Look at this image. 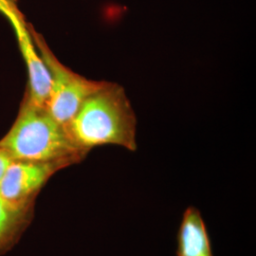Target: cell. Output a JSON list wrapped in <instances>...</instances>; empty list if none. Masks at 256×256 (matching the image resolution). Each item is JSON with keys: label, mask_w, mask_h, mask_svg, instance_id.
I'll return each mask as SVG.
<instances>
[{"label": "cell", "mask_w": 256, "mask_h": 256, "mask_svg": "<svg viewBox=\"0 0 256 256\" xmlns=\"http://www.w3.org/2000/svg\"><path fill=\"white\" fill-rule=\"evenodd\" d=\"M22 210L10 207L0 198V244L12 234Z\"/></svg>", "instance_id": "7"}, {"label": "cell", "mask_w": 256, "mask_h": 256, "mask_svg": "<svg viewBox=\"0 0 256 256\" xmlns=\"http://www.w3.org/2000/svg\"><path fill=\"white\" fill-rule=\"evenodd\" d=\"M4 1H7V2H9V3H14V1H16V0H4Z\"/></svg>", "instance_id": "9"}, {"label": "cell", "mask_w": 256, "mask_h": 256, "mask_svg": "<svg viewBox=\"0 0 256 256\" xmlns=\"http://www.w3.org/2000/svg\"><path fill=\"white\" fill-rule=\"evenodd\" d=\"M74 144L88 154L92 148L118 146L137 149V119L122 86L106 82L82 102L66 126Z\"/></svg>", "instance_id": "1"}, {"label": "cell", "mask_w": 256, "mask_h": 256, "mask_svg": "<svg viewBox=\"0 0 256 256\" xmlns=\"http://www.w3.org/2000/svg\"><path fill=\"white\" fill-rule=\"evenodd\" d=\"M0 12L9 19L14 30L20 52L27 66L28 93L26 98L36 104L46 106L50 92V75L34 42L30 28L24 22L16 4L0 0Z\"/></svg>", "instance_id": "4"}, {"label": "cell", "mask_w": 256, "mask_h": 256, "mask_svg": "<svg viewBox=\"0 0 256 256\" xmlns=\"http://www.w3.org/2000/svg\"><path fill=\"white\" fill-rule=\"evenodd\" d=\"M12 160H14L10 158V156L3 148L0 147V182L2 180L6 170L8 169Z\"/></svg>", "instance_id": "8"}, {"label": "cell", "mask_w": 256, "mask_h": 256, "mask_svg": "<svg viewBox=\"0 0 256 256\" xmlns=\"http://www.w3.org/2000/svg\"><path fill=\"white\" fill-rule=\"evenodd\" d=\"M30 32L50 75V92L46 110L57 122L66 126L82 102L102 88L106 81H93L74 72L56 58L43 37L32 28Z\"/></svg>", "instance_id": "3"}, {"label": "cell", "mask_w": 256, "mask_h": 256, "mask_svg": "<svg viewBox=\"0 0 256 256\" xmlns=\"http://www.w3.org/2000/svg\"><path fill=\"white\" fill-rule=\"evenodd\" d=\"M14 160L57 162L64 166L79 162L86 153L74 144L66 126L46 110L27 98L6 136L0 140Z\"/></svg>", "instance_id": "2"}, {"label": "cell", "mask_w": 256, "mask_h": 256, "mask_svg": "<svg viewBox=\"0 0 256 256\" xmlns=\"http://www.w3.org/2000/svg\"><path fill=\"white\" fill-rule=\"evenodd\" d=\"M176 256H214L202 212L194 206L183 212L178 232Z\"/></svg>", "instance_id": "6"}, {"label": "cell", "mask_w": 256, "mask_h": 256, "mask_svg": "<svg viewBox=\"0 0 256 256\" xmlns=\"http://www.w3.org/2000/svg\"><path fill=\"white\" fill-rule=\"evenodd\" d=\"M64 167L57 162L12 160L0 182V198L10 207L23 210L50 178Z\"/></svg>", "instance_id": "5"}]
</instances>
